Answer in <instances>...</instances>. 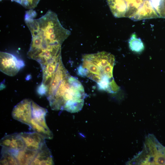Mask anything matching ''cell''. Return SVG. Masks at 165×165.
Masks as SVG:
<instances>
[{
    "label": "cell",
    "instance_id": "5",
    "mask_svg": "<svg viewBox=\"0 0 165 165\" xmlns=\"http://www.w3.org/2000/svg\"><path fill=\"white\" fill-rule=\"evenodd\" d=\"M0 70L9 76L15 75L25 65L23 61L9 53L0 52Z\"/></svg>",
    "mask_w": 165,
    "mask_h": 165
},
{
    "label": "cell",
    "instance_id": "3",
    "mask_svg": "<svg viewBox=\"0 0 165 165\" xmlns=\"http://www.w3.org/2000/svg\"><path fill=\"white\" fill-rule=\"evenodd\" d=\"M81 64L77 68L78 74L96 82L99 89L109 93L116 92L119 87L113 77L114 56L102 51L82 56Z\"/></svg>",
    "mask_w": 165,
    "mask_h": 165
},
{
    "label": "cell",
    "instance_id": "2",
    "mask_svg": "<svg viewBox=\"0 0 165 165\" xmlns=\"http://www.w3.org/2000/svg\"><path fill=\"white\" fill-rule=\"evenodd\" d=\"M38 91L46 95L52 110L71 113L82 109L86 96L81 83L69 74L62 62L50 76L42 79Z\"/></svg>",
    "mask_w": 165,
    "mask_h": 165
},
{
    "label": "cell",
    "instance_id": "7",
    "mask_svg": "<svg viewBox=\"0 0 165 165\" xmlns=\"http://www.w3.org/2000/svg\"><path fill=\"white\" fill-rule=\"evenodd\" d=\"M20 134L27 148L38 151L46 145L45 138L35 132H21Z\"/></svg>",
    "mask_w": 165,
    "mask_h": 165
},
{
    "label": "cell",
    "instance_id": "4",
    "mask_svg": "<svg viewBox=\"0 0 165 165\" xmlns=\"http://www.w3.org/2000/svg\"><path fill=\"white\" fill-rule=\"evenodd\" d=\"M150 0H107L116 17H127L134 20L144 19L147 2Z\"/></svg>",
    "mask_w": 165,
    "mask_h": 165
},
{
    "label": "cell",
    "instance_id": "14",
    "mask_svg": "<svg viewBox=\"0 0 165 165\" xmlns=\"http://www.w3.org/2000/svg\"><path fill=\"white\" fill-rule=\"evenodd\" d=\"M153 164L165 165V156L160 152H157L153 156Z\"/></svg>",
    "mask_w": 165,
    "mask_h": 165
},
{
    "label": "cell",
    "instance_id": "6",
    "mask_svg": "<svg viewBox=\"0 0 165 165\" xmlns=\"http://www.w3.org/2000/svg\"><path fill=\"white\" fill-rule=\"evenodd\" d=\"M34 102L31 99L26 98L18 103L12 110L13 118L28 125L32 116Z\"/></svg>",
    "mask_w": 165,
    "mask_h": 165
},
{
    "label": "cell",
    "instance_id": "11",
    "mask_svg": "<svg viewBox=\"0 0 165 165\" xmlns=\"http://www.w3.org/2000/svg\"><path fill=\"white\" fill-rule=\"evenodd\" d=\"M0 165H19L14 150L3 147L1 152Z\"/></svg>",
    "mask_w": 165,
    "mask_h": 165
},
{
    "label": "cell",
    "instance_id": "15",
    "mask_svg": "<svg viewBox=\"0 0 165 165\" xmlns=\"http://www.w3.org/2000/svg\"><path fill=\"white\" fill-rule=\"evenodd\" d=\"M11 0L12 1H15V2H17V3H18L19 0Z\"/></svg>",
    "mask_w": 165,
    "mask_h": 165
},
{
    "label": "cell",
    "instance_id": "10",
    "mask_svg": "<svg viewBox=\"0 0 165 165\" xmlns=\"http://www.w3.org/2000/svg\"><path fill=\"white\" fill-rule=\"evenodd\" d=\"M38 151L30 150L26 148L16 151L15 156L19 165H31Z\"/></svg>",
    "mask_w": 165,
    "mask_h": 165
},
{
    "label": "cell",
    "instance_id": "9",
    "mask_svg": "<svg viewBox=\"0 0 165 165\" xmlns=\"http://www.w3.org/2000/svg\"><path fill=\"white\" fill-rule=\"evenodd\" d=\"M53 156L46 145L38 151L31 165H53Z\"/></svg>",
    "mask_w": 165,
    "mask_h": 165
},
{
    "label": "cell",
    "instance_id": "13",
    "mask_svg": "<svg viewBox=\"0 0 165 165\" xmlns=\"http://www.w3.org/2000/svg\"><path fill=\"white\" fill-rule=\"evenodd\" d=\"M40 0H19L18 3L29 9H33L37 6Z\"/></svg>",
    "mask_w": 165,
    "mask_h": 165
},
{
    "label": "cell",
    "instance_id": "12",
    "mask_svg": "<svg viewBox=\"0 0 165 165\" xmlns=\"http://www.w3.org/2000/svg\"><path fill=\"white\" fill-rule=\"evenodd\" d=\"M128 43L130 49L135 53H141L144 49V45L142 41L137 37L135 33H133L131 35Z\"/></svg>",
    "mask_w": 165,
    "mask_h": 165
},
{
    "label": "cell",
    "instance_id": "8",
    "mask_svg": "<svg viewBox=\"0 0 165 165\" xmlns=\"http://www.w3.org/2000/svg\"><path fill=\"white\" fill-rule=\"evenodd\" d=\"M0 142L2 147L11 149L18 151L25 148L20 133L6 135L1 139Z\"/></svg>",
    "mask_w": 165,
    "mask_h": 165
},
{
    "label": "cell",
    "instance_id": "1",
    "mask_svg": "<svg viewBox=\"0 0 165 165\" xmlns=\"http://www.w3.org/2000/svg\"><path fill=\"white\" fill-rule=\"evenodd\" d=\"M25 23L32 35L28 58L37 61L41 67L61 58V46L70 35L55 18H30Z\"/></svg>",
    "mask_w": 165,
    "mask_h": 165
}]
</instances>
